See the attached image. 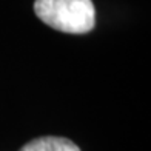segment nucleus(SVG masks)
Wrapping results in <instances>:
<instances>
[{
	"mask_svg": "<svg viewBox=\"0 0 151 151\" xmlns=\"http://www.w3.org/2000/svg\"><path fill=\"white\" fill-rule=\"evenodd\" d=\"M19 151H80V148L65 137L46 136L28 142Z\"/></svg>",
	"mask_w": 151,
	"mask_h": 151,
	"instance_id": "obj_2",
	"label": "nucleus"
},
{
	"mask_svg": "<svg viewBox=\"0 0 151 151\" xmlns=\"http://www.w3.org/2000/svg\"><path fill=\"white\" fill-rule=\"evenodd\" d=\"M34 12L48 26L62 32L85 34L96 25L91 0H36Z\"/></svg>",
	"mask_w": 151,
	"mask_h": 151,
	"instance_id": "obj_1",
	"label": "nucleus"
}]
</instances>
